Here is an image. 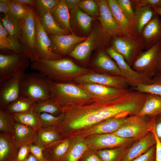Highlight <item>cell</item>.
Listing matches in <instances>:
<instances>
[{"label":"cell","mask_w":161,"mask_h":161,"mask_svg":"<svg viewBox=\"0 0 161 161\" xmlns=\"http://www.w3.org/2000/svg\"><path fill=\"white\" fill-rule=\"evenodd\" d=\"M49 37L53 51L63 56L68 55L76 46L87 38L77 36L74 33L65 35H50Z\"/></svg>","instance_id":"15"},{"label":"cell","mask_w":161,"mask_h":161,"mask_svg":"<svg viewBox=\"0 0 161 161\" xmlns=\"http://www.w3.org/2000/svg\"><path fill=\"white\" fill-rule=\"evenodd\" d=\"M71 137L62 139L52 145L45 149L49 151L52 161H61L69 148Z\"/></svg>","instance_id":"34"},{"label":"cell","mask_w":161,"mask_h":161,"mask_svg":"<svg viewBox=\"0 0 161 161\" xmlns=\"http://www.w3.org/2000/svg\"><path fill=\"white\" fill-rule=\"evenodd\" d=\"M155 13L156 14L160 15L161 16V7H153Z\"/></svg>","instance_id":"58"},{"label":"cell","mask_w":161,"mask_h":161,"mask_svg":"<svg viewBox=\"0 0 161 161\" xmlns=\"http://www.w3.org/2000/svg\"><path fill=\"white\" fill-rule=\"evenodd\" d=\"M51 80L42 74H24L21 85V96L36 103L51 98Z\"/></svg>","instance_id":"3"},{"label":"cell","mask_w":161,"mask_h":161,"mask_svg":"<svg viewBox=\"0 0 161 161\" xmlns=\"http://www.w3.org/2000/svg\"><path fill=\"white\" fill-rule=\"evenodd\" d=\"M36 14L34 9L29 6L28 13L21 20V34L20 42L22 53L32 63L40 60L36 46Z\"/></svg>","instance_id":"5"},{"label":"cell","mask_w":161,"mask_h":161,"mask_svg":"<svg viewBox=\"0 0 161 161\" xmlns=\"http://www.w3.org/2000/svg\"><path fill=\"white\" fill-rule=\"evenodd\" d=\"M31 68L38 71L51 80L58 83L70 82L78 76L94 71L63 57L52 60L40 59L32 63Z\"/></svg>","instance_id":"1"},{"label":"cell","mask_w":161,"mask_h":161,"mask_svg":"<svg viewBox=\"0 0 161 161\" xmlns=\"http://www.w3.org/2000/svg\"><path fill=\"white\" fill-rule=\"evenodd\" d=\"M28 146L30 152L33 154L38 161H51L50 159H47L44 156L43 151L45 149V148L34 144Z\"/></svg>","instance_id":"46"},{"label":"cell","mask_w":161,"mask_h":161,"mask_svg":"<svg viewBox=\"0 0 161 161\" xmlns=\"http://www.w3.org/2000/svg\"><path fill=\"white\" fill-rule=\"evenodd\" d=\"M8 4L9 12L20 20L28 13L29 6L21 5L15 0H9Z\"/></svg>","instance_id":"43"},{"label":"cell","mask_w":161,"mask_h":161,"mask_svg":"<svg viewBox=\"0 0 161 161\" xmlns=\"http://www.w3.org/2000/svg\"><path fill=\"white\" fill-rule=\"evenodd\" d=\"M30 60L23 53L0 55V83L25 74Z\"/></svg>","instance_id":"7"},{"label":"cell","mask_w":161,"mask_h":161,"mask_svg":"<svg viewBox=\"0 0 161 161\" xmlns=\"http://www.w3.org/2000/svg\"><path fill=\"white\" fill-rule=\"evenodd\" d=\"M74 81L77 84L92 83L121 89H127L129 86L123 77L95 72L94 71L78 76Z\"/></svg>","instance_id":"13"},{"label":"cell","mask_w":161,"mask_h":161,"mask_svg":"<svg viewBox=\"0 0 161 161\" xmlns=\"http://www.w3.org/2000/svg\"><path fill=\"white\" fill-rule=\"evenodd\" d=\"M132 5L136 8L150 7L152 8L159 7L161 0H131Z\"/></svg>","instance_id":"47"},{"label":"cell","mask_w":161,"mask_h":161,"mask_svg":"<svg viewBox=\"0 0 161 161\" xmlns=\"http://www.w3.org/2000/svg\"><path fill=\"white\" fill-rule=\"evenodd\" d=\"M151 130L161 143V115L155 117Z\"/></svg>","instance_id":"50"},{"label":"cell","mask_w":161,"mask_h":161,"mask_svg":"<svg viewBox=\"0 0 161 161\" xmlns=\"http://www.w3.org/2000/svg\"><path fill=\"white\" fill-rule=\"evenodd\" d=\"M17 2L23 5H26L28 4L31 6L35 7V0H15Z\"/></svg>","instance_id":"55"},{"label":"cell","mask_w":161,"mask_h":161,"mask_svg":"<svg viewBox=\"0 0 161 161\" xmlns=\"http://www.w3.org/2000/svg\"><path fill=\"white\" fill-rule=\"evenodd\" d=\"M79 27L84 32H88L90 30L94 18L77 7L71 10Z\"/></svg>","instance_id":"37"},{"label":"cell","mask_w":161,"mask_h":161,"mask_svg":"<svg viewBox=\"0 0 161 161\" xmlns=\"http://www.w3.org/2000/svg\"><path fill=\"white\" fill-rule=\"evenodd\" d=\"M146 116L133 115L127 117L123 125L112 133L118 136L138 140L151 130L155 117L148 120Z\"/></svg>","instance_id":"6"},{"label":"cell","mask_w":161,"mask_h":161,"mask_svg":"<svg viewBox=\"0 0 161 161\" xmlns=\"http://www.w3.org/2000/svg\"><path fill=\"white\" fill-rule=\"evenodd\" d=\"M41 23L44 28L50 35H68L69 32L61 28L57 23L51 12L39 16Z\"/></svg>","instance_id":"35"},{"label":"cell","mask_w":161,"mask_h":161,"mask_svg":"<svg viewBox=\"0 0 161 161\" xmlns=\"http://www.w3.org/2000/svg\"><path fill=\"white\" fill-rule=\"evenodd\" d=\"M156 143V139L151 130L146 135L127 147L121 161H133Z\"/></svg>","instance_id":"18"},{"label":"cell","mask_w":161,"mask_h":161,"mask_svg":"<svg viewBox=\"0 0 161 161\" xmlns=\"http://www.w3.org/2000/svg\"><path fill=\"white\" fill-rule=\"evenodd\" d=\"M71 137L68 150L61 161H78L84 153L89 149L85 137L80 134Z\"/></svg>","instance_id":"24"},{"label":"cell","mask_w":161,"mask_h":161,"mask_svg":"<svg viewBox=\"0 0 161 161\" xmlns=\"http://www.w3.org/2000/svg\"><path fill=\"white\" fill-rule=\"evenodd\" d=\"M111 42V47L121 55L131 66L144 49L142 39L140 36L116 37L112 38Z\"/></svg>","instance_id":"8"},{"label":"cell","mask_w":161,"mask_h":161,"mask_svg":"<svg viewBox=\"0 0 161 161\" xmlns=\"http://www.w3.org/2000/svg\"><path fill=\"white\" fill-rule=\"evenodd\" d=\"M112 38L102 30L101 26L95 27L86 39L76 46L68 55L78 61H84L95 49L109 47Z\"/></svg>","instance_id":"4"},{"label":"cell","mask_w":161,"mask_h":161,"mask_svg":"<svg viewBox=\"0 0 161 161\" xmlns=\"http://www.w3.org/2000/svg\"><path fill=\"white\" fill-rule=\"evenodd\" d=\"M34 111L38 114L44 113L55 116L61 113V108L51 99L37 103Z\"/></svg>","instance_id":"40"},{"label":"cell","mask_w":161,"mask_h":161,"mask_svg":"<svg viewBox=\"0 0 161 161\" xmlns=\"http://www.w3.org/2000/svg\"><path fill=\"white\" fill-rule=\"evenodd\" d=\"M26 161H38L36 157L32 154L30 152L26 159Z\"/></svg>","instance_id":"56"},{"label":"cell","mask_w":161,"mask_h":161,"mask_svg":"<svg viewBox=\"0 0 161 161\" xmlns=\"http://www.w3.org/2000/svg\"><path fill=\"white\" fill-rule=\"evenodd\" d=\"M127 148L118 147L96 151L102 161H121Z\"/></svg>","instance_id":"36"},{"label":"cell","mask_w":161,"mask_h":161,"mask_svg":"<svg viewBox=\"0 0 161 161\" xmlns=\"http://www.w3.org/2000/svg\"><path fill=\"white\" fill-rule=\"evenodd\" d=\"M91 95L95 100H107L114 98L125 94L131 90L110 87L92 83L77 84Z\"/></svg>","instance_id":"16"},{"label":"cell","mask_w":161,"mask_h":161,"mask_svg":"<svg viewBox=\"0 0 161 161\" xmlns=\"http://www.w3.org/2000/svg\"><path fill=\"white\" fill-rule=\"evenodd\" d=\"M50 86V99L61 108L83 105L92 103L95 100L77 84L51 80Z\"/></svg>","instance_id":"2"},{"label":"cell","mask_w":161,"mask_h":161,"mask_svg":"<svg viewBox=\"0 0 161 161\" xmlns=\"http://www.w3.org/2000/svg\"><path fill=\"white\" fill-rule=\"evenodd\" d=\"M38 114L43 127H56L60 123L63 117L62 113L58 116L44 113Z\"/></svg>","instance_id":"42"},{"label":"cell","mask_w":161,"mask_h":161,"mask_svg":"<svg viewBox=\"0 0 161 161\" xmlns=\"http://www.w3.org/2000/svg\"><path fill=\"white\" fill-rule=\"evenodd\" d=\"M140 36L146 50L161 41V20L158 15L154 16L143 28Z\"/></svg>","instance_id":"20"},{"label":"cell","mask_w":161,"mask_h":161,"mask_svg":"<svg viewBox=\"0 0 161 161\" xmlns=\"http://www.w3.org/2000/svg\"><path fill=\"white\" fill-rule=\"evenodd\" d=\"M127 117H114L106 120L84 129L77 134L85 137L94 134L113 133L123 125Z\"/></svg>","instance_id":"19"},{"label":"cell","mask_w":161,"mask_h":161,"mask_svg":"<svg viewBox=\"0 0 161 161\" xmlns=\"http://www.w3.org/2000/svg\"><path fill=\"white\" fill-rule=\"evenodd\" d=\"M155 145L133 161H155Z\"/></svg>","instance_id":"48"},{"label":"cell","mask_w":161,"mask_h":161,"mask_svg":"<svg viewBox=\"0 0 161 161\" xmlns=\"http://www.w3.org/2000/svg\"><path fill=\"white\" fill-rule=\"evenodd\" d=\"M62 139L54 127H43L37 131V137L34 144L44 147L46 149Z\"/></svg>","instance_id":"27"},{"label":"cell","mask_w":161,"mask_h":161,"mask_svg":"<svg viewBox=\"0 0 161 161\" xmlns=\"http://www.w3.org/2000/svg\"><path fill=\"white\" fill-rule=\"evenodd\" d=\"M110 57L115 62L123 76L129 85L133 87L139 85L150 83L152 79L134 70L126 62L123 57L111 47L105 49Z\"/></svg>","instance_id":"9"},{"label":"cell","mask_w":161,"mask_h":161,"mask_svg":"<svg viewBox=\"0 0 161 161\" xmlns=\"http://www.w3.org/2000/svg\"><path fill=\"white\" fill-rule=\"evenodd\" d=\"M59 0H36L35 7L41 16L46 13L51 12L59 3Z\"/></svg>","instance_id":"44"},{"label":"cell","mask_w":161,"mask_h":161,"mask_svg":"<svg viewBox=\"0 0 161 161\" xmlns=\"http://www.w3.org/2000/svg\"><path fill=\"white\" fill-rule=\"evenodd\" d=\"M65 4L69 10L70 11L78 7L80 0H64Z\"/></svg>","instance_id":"53"},{"label":"cell","mask_w":161,"mask_h":161,"mask_svg":"<svg viewBox=\"0 0 161 161\" xmlns=\"http://www.w3.org/2000/svg\"><path fill=\"white\" fill-rule=\"evenodd\" d=\"M161 49V41L149 49L141 52L133 62L132 68L135 71L150 77L157 70V63Z\"/></svg>","instance_id":"11"},{"label":"cell","mask_w":161,"mask_h":161,"mask_svg":"<svg viewBox=\"0 0 161 161\" xmlns=\"http://www.w3.org/2000/svg\"><path fill=\"white\" fill-rule=\"evenodd\" d=\"M0 21L3 27L12 36L20 39L21 34V20L9 12Z\"/></svg>","instance_id":"32"},{"label":"cell","mask_w":161,"mask_h":161,"mask_svg":"<svg viewBox=\"0 0 161 161\" xmlns=\"http://www.w3.org/2000/svg\"><path fill=\"white\" fill-rule=\"evenodd\" d=\"M51 161H52V160H51Z\"/></svg>","instance_id":"60"},{"label":"cell","mask_w":161,"mask_h":161,"mask_svg":"<svg viewBox=\"0 0 161 161\" xmlns=\"http://www.w3.org/2000/svg\"><path fill=\"white\" fill-rule=\"evenodd\" d=\"M24 74L12 78L0 84V109H5L21 96V82Z\"/></svg>","instance_id":"14"},{"label":"cell","mask_w":161,"mask_h":161,"mask_svg":"<svg viewBox=\"0 0 161 161\" xmlns=\"http://www.w3.org/2000/svg\"><path fill=\"white\" fill-rule=\"evenodd\" d=\"M89 149L97 151L118 147H128L137 140L123 138L112 133L94 134L85 137Z\"/></svg>","instance_id":"10"},{"label":"cell","mask_w":161,"mask_h":161,"mask_svg":"<svg viewBox=\"0 0 161 161\" xmlns=\"http://www.w3.org/2000/svg\"><path fill=\"white\" fill-rule=\"evenodd\" d=\"M116 1L132 26L134 20V13L131 0H116Z\"/></svg>","instance_id":"45"},{"label":"cell","mask_w":161,"mask_h":161,"mask_svg":"<svg viewBox=\"0 0 161 161\" xmlns=\"http://www.w3.org/2000/svg\"><path fill=\"white\" fill-rule=\"evenodd\" d=\"M159 70L161 72V49L158 57L157 66V70Z\"/></svg>","instance_id":"57"},{"label":"cell","mask_w":161,"mask_h":161,"mask_svg":"<svg viewBox=\"0 0 161 161\" xmlns=\"http://www.w3.org/2000/svg\"><path fill=\"white\" fill-rule=\"evenodd\" d=\"M19 39L12 36L5 30L0 21V48L9 49L14 53H22L21 46Z\"/></svg>","instance_id":"30"},{"label":"cell","mask_w":161,"mask_h":161,"mask_svg":"<svg viewBox=\"0 0 161 161\" xmlns=\"http://www.w3.org/2000/svg\"><path fill=\"white\" fill-rule=\"evenodd\" d=\"M78 161H102L97 151L89 149L86 151Z\"/></svg>","instance_id":"49"},{"label":"cell","mask_w":161,"mask_h":161,"mask_svg":"<svg viewBox=\"0 0 161 161\" xmlns=\"http://www.w3.org/2000/svg\"><path fill=\"white\" fill-rule=\"evenodd\" d=\"M109 7L120 31L123 36H135L131 24L116 0H106Z\"/></svg>","instance_id":"22"},{"label":"cell","mask_w":161,"mask_h":161,"mask_svg":"<svg viewBox=\"0 0 161 161\" xmlns=\"http://www.w3.org/2000/svg\"><path fill=\"white\" fill-rule=\"evenodd\" d=\"M12 114L5 109L0 110V131L1 132L12 135L15 124Z\"/></svg>","instance_id":"39"},{"label":"cell","mask_w":161,"mask_h":161,"mask_svg":"<svg viewBox=\"0 0 161 161\" xmlns=\"http://www.w3.org/2000/svg\"><path fill=\"white\" fill-rule=\"evenodd\" d=\"M161 115V97L148 94L146 100L137 116L156 117Z\"/></svg>","instance_id":"28"},{"label":"cell","mask_w":161,"mask_h":161,"mask_svg":"<svg viewBox=\"0 0 161 161\" xmlns=\"http://www.w3.org/2000/svg\"><path fill=\"white\" fill-rule=\"evenodd\" d=\"M30 153L28 146L21 147L19 149L17 158L15 161H24Z\"/></svg>","instance_id":"51"},{"label":"cell","mask_w":161,"mask_h":161,"mask_svg":"<svg viewBox=\"0 0 161 161\" xmlns=\"http://www.w3.org/2000/svg\"><path fill=\"white\" fill-rule=\"evenodd\" d=\"M35 20L36 46L40 59L52 60L63 58V56L53 51L50 39L41 23L39 15L36 13Z\"/></svg>","instance_id":"12"},{"label":"cell","mask_w":161,"mask_h":161,"mask_svg":"<svg viewBox=\"0 0 161 161\" xmlns=\"http://www.w3.org/2000/svg\"><path fill=\"white\" fill-rule=\"evenodd\" d=\"M159 7H161V4H160V6Z\"/></svg>","instance_id":"59"},{"label":"cell","mask_w":161,"mask_h":161,"mask_svg":"<svg viewBox=\"0 0 161 161\" xmlns=\"http://www.w3.org/2000/svg\"><path fill=\"white\" fill-rule=\"evenodd\" d=\"M99 8L98 17L102 30L112 38L123 36L118 29L109 7L106 0H95Z\"/></svg>","instance_id":"17"},{"label":"cell","mask_w":161,"mask_h":161,"mask_svg":"<svg viewBox=\"0 0 161 161\" xmlns=\"http://www.w3.org/2000/svg\"><path fill=\"white\" fill-rule=\"evenodd\" d=\"M78 7L86 13L92 17H98L99 15V7L95 0H80Z\"/></svg>","instance_id":"41"},{"label":"cell","mask_w":161,"mask_h":161,"mask_svg":"<svg viewBox=\"0 0 161 161\" xmlns=\"http://www.w3.org/2000/svg\"><path fill=\"white\" fill-rule=\"evenodd\" d=\"M134 13L132 27L135 36L139 37L144 27L156 14L153 8L150 7L135 8Z\"/></svg>","instance_id":"25"},{"label":"cell","mask_w":161,"mask_h":161,"mask_svg":"<svg viewBox=\"0 0 161 161\" xmlns=\"http://www.w3.org/2000/svg\"><path fill=\"white\" fill-rule=\"evenodd\" d=\"M154 134L156 139L155 161H161V143Z\"/></svg>","instance_id":"52"},{"label":"cell","mask_w":161,"mask_h":161,"mask_svg":"<svg viewBox=\"0 0 161 161\" xmlns=\"http://www.w3.org/2000/svg\"><path fill=\"white\" fill-rule=\"evenodd\" d=\"M55 21L62 28L72 32L70 24V15L69 10L64 0H60L59 3L51 11Z\"/></svg>","instance_id":"29"},{"label":"cell","mask_w":161,"mask_h":161,"mask_svg":"<svg viewBox=\"0 0 161 161\" xmlns=\"http://www.w3.org/2000/svg\"><path fill=\"white\" fill-rule=\"evenodd\" d=\"M19 149L13 141L12 135L0 132V161H15Z\"/></svg>","instance_id":"26"},{"label":"cell","mask_w":161,"mask_h":161,"mask_svg":"<svg viewBox=\"0 0 161 161\" xmlns=\"http://www.w3.org/2000/svg\"><path fill=\"white\" fill-rule=\"evenodd\" d=\"M9 0H0V12L5 15L9 12L8 2Z\"/></svg>","instance_id":"54"},{"label":"cell","mask_w":161,"mask_h":161,"mask_svg":"<svg viewBox=\"0 0 161 161\" xmlns=\"http://www.w3.org/2000/svg\"><path fill=\"white\" fill-rule=\"evenodd\" d=\"M36 104L29 98L21 96L8 105L5 110L11 114L34 111Z\"/></svg>","instance_id":"31"},{"label":"cell","mask_w":161,"mask_h":161,"mask_svg":"<svg viewBox=\"0 0 161 161\" xmlns=\"http://www.w3.org/2000/svg\"><path fill=\"white\" fill-rule=\"evenodd\" d=\"M133 89L135 91L155 95L161 97V75L152 79L150 83L140 85Z\"/></svg>","instance_id":"38"},{"label":"cell","mask_w":161,"mask_h":161,"mask_svg":"<svg viewBox=\"0 0 161 161\" xmlns=\"http://www.w3.org/2000/svg\"><path fill=\"white\" fill-rule=\"evenodd\" d=\"M26 160H24V161H26Z\"/></svg>","instance_id":"61"},{"label":"cell","mask_w":161,"mask_h":161,"mask_svg":"<svg viewBox=\"0 0 161 161\" xmlns=\"http://www.w3.org/2000/svg\"><path fill=\"white\" fill-rule=\"evenodd\" d=\"M37 131L32 127L16 122L12 135L17 148L33 144L37 137Z\"/></svg>","instance_id":"21"},{"label":"cell","mask_w":161,"mask_h":161,"mask_svg":"<svg viewBox=\"0 0 161 161\" xmlns=\"http://www.w3.org/2000/svg\"><path fill=\"white\" fill-rule=\"evenodd\" d=\"M93 65L94 67L100 72L123 77L117 64L108 54L105 50H100L95 58Z\"/></svg>","instance_id":"23"},{"label":"cell","mask_w":161,"mask_h":161,"mask_svg":"<svg viewBox=\"0 0 161 161\" xmlns=\"http://www.w3.org/2000/svg\"><path fill=\"white\" fill-rule=\"evenodd\" d=\"M12 114L16 123L30 127L37 131L43 128L38 114L34 111Z\"/></svg>","instance_id":"33"}]
</instances>
